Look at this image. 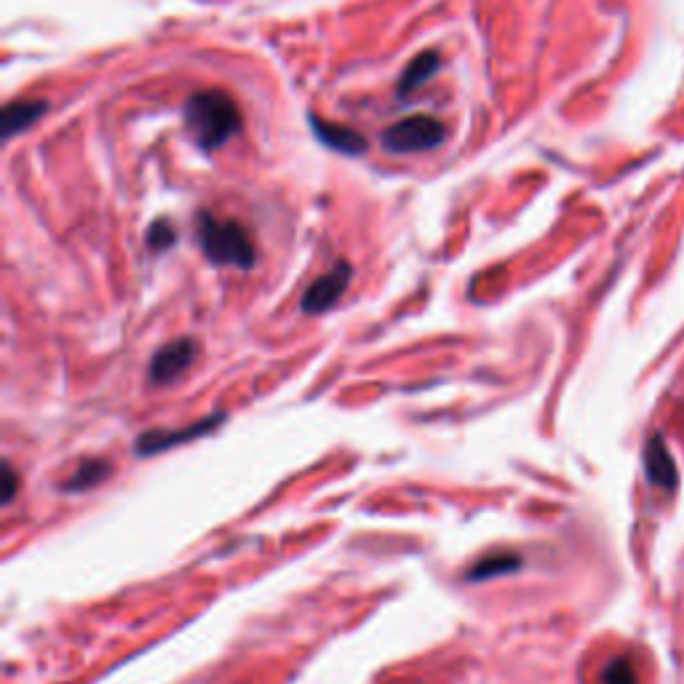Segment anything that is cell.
<instances>
[{
    "label": "cell",
    "instance_id": "cell-9",
    "mask_svg": "<svg viewBox=\"0 0 684 684\" xmlns=\"http://www.w3.org/2000/svg\"><path fill=\"white\" fill-rule=\"evenodd\" d=\"M49 110V104L41 100H22V102H9L3 108V118H0V129H3L6 140L19 134V131H28L32 123L41 121Z\"/></svg>",
    "mask_w": 684,
    "mask_h": 684
},
{
    "label": "cell",
    "instance_id": "cell-1",
    "mask_svg": "<svg viewBox=\"0 0 684 684\" xmlns=\"http://www.w3.org/2000/svg\"><path fill=\"white\" fill-rule=\"evenodd\" d=\"M185 123L201 150H220L243 127L241 108L222 89L195 91L185 102Z\"/></svg>",
    "mask_w": 684,
    "mask_h": 684
},
{
    "label": "cell",
    "instance_id": "cell-10",
    "mask_svg": "<svg viewBox=\"0 0 684 684\" xmlns=\"http://www.w3.org/2000/svg\"><path fill=\"white\" fill-rule=\"evenodd\" d=\"M439 70H442V54H439V51H423V54H418L410 64H406V70L401 72L396 89L399 97L414 94V91L431 81Z\"/></svg>",
    "mask_w": 684,
    "mask_h": 684
},
{
    "label": "cell",
    "instance_id": "cell-5",
    "mask_svg": "<svg viewBox=\"0 0 684 684\" xmlns=\"http://www.w3.org/2000/svg\"><path fill=\"white\" fill-rule=\"evenodd\" d=\"M193 359H195L193 340L182 338V340L169 342V345H163L161 351L153 356V361H150V370H148L150 383L153 385L171 383V380L180 378V374L193 364Z\"/></svg>",
    "mask_w": 684,
    "mask_h": 684
},
{
    "label": "cell",
    "instance_id": "cell-2",
    "mask_svg": "<svg viewBox=\"0 0 684 684\" xmlns=\"http://www.w3.org/2000/svg\"><path fill=\"white\" fill-rule=\"evenodd\" d=\"M195 230H199V243L209 262L220 268H249L256 262L254 243L249 239L247 228L235 220H220V217L201 212L195 220Z\"/></svg>",
    "mask_w": 684,
    "mask_h": 684
},
{
    "label": "cell",
    "instance_id": "cell-8",
    "mask_svg": "<svg viewBox=\"0 0 684 684\" xmlns=\"http://www.w3.org/2000/svg\"><path fill=\"white\" fill-rule=\"evenodd\" d=\"M311 127H313V134L319 137L326 148L338 150V153L342 155H364L366 148H370V142H366L359 131H353L348 127H338V123H329L324 121V118L311 115Z\"/></svg>",
    "mask_w": 684,
    "mask_h": 684
},
{
    "label": "cell",
    "instance_id": "cell-3",
    "mask_svg": "<svg viewBox=\"0 0 684 684\" xmlns=\"http://www.w3.org/2000/svg\"><path fill=\"white\" fill-rule=\"evenodd\" d=\"M446 142V127L439 118L431 115H412L404 121L393 123L385 129L383 148L393 155L404 153H425V150H436Z\"/></svg>",
    "mask_w": 684,
    "mask_h": 684
},
{
    "label": "cell",
    "instance_id": "cell-15",
    "mask_svg": "<svg viewBox=\"0 0 684 684\" xmlns=\"http://www.w3.org/2000/svg\"><path fill=\"white\" fill-rule=\"evenodd\" d=\"M19 490V476L14 471V465L3 463V503H11Z\"/></svg>",
    "mask_w": 684,
    "mask_h": 684
},
{
    "label": "cell",
    "instance_id": "cell-6",
    "mask_svg": "<svg viewBox=\"0 0 684 684\" xmlns=\"http://www.w3.org/2000/svg\"><path fill=\"white\" fill-rule=\"evenodd\" d=\"M642 457H644V473H647V482L663 492L674 490L676 465H674V460H671V452L666 450V442H663L661 433H650Z\"/></svg>",
    "mask_w": 684,
    "mask_h": 684
},
{
    "label": "cell",
    "instance_id": "cell-14",
    "mask_svg": "<svg viewBox=\"0 0 684 684\" xmlns=\"http://www.w3.org/2000/svg\"><path fill=\"white\" fill-rule=\"evenodd\" d=\"M174 241H177V230L171 228L167 220H158V222H153V225H150L148 247L153 249V252H163V249H169Z\"/></svg>",
    "mask_w": 684,
    "mask_h": 684
},
{
    "label": "cell",
    "instance_id": "cell-4",
    "mask_svg": "<svg viewBox=\"0 0 684 684\" xmlns=\"http://www.w3.org/2000/svg\"><path fill=\"white\" fill-rule=\"evenodd\" d=\"M353 279V268L351 262L340 260L338 265L332 268V271L321 275V279H315L311 286H308L305 298H302V311H305L308 315H319V313H326L329 308L338 302L342 294H345L348 284H351Z\"/></svg>",
    "mask_w": 684,
    "mask_h": 684
},
{
    "label": "cell",
    "instance_id": "cell-7",
    "mask_svg": "<svg viewBox=\"0 0 684 684\" xmlns=\"http://www.w3.org/2000/svg\"><path fill=\"white\" fill-rule=\"evenodd\" d=\"M222 423V414H212V418L201 420V423L195 425H188L185 431H150V433H142L140 442H137V452L140 455H155V452H163V450H171V446L177 444H185L190 442V439L201 436V433L212 431L214 425Z\"/></svg>",
    "mask_w": 684,
    "mask_h": 684
},
{
    "label": "cell",
    "instance_id": "cell-12",
    "mask_svg": "<svg viewBox=\"0 0 684 684\" xmlns=\"http://www.w3.org/2000/svg\"><path fill=\"white\" fill-rule=\"evenodd\" d=\"M519 564H522V556H516V554L486 556L479 564H473L469 577L471 581H486V577H497V575H503V572L519 570Z\"/></svg>",
    "mask_w": 684,
    "mask_h": 684
},
{
    "label": "cell",
    "instance_id": "cell-11",
    "mask_svg": "<svg viewBox=\"0 0 684 684\" xmlns=\"http://www.w3.org/2000/svg\"><path fill=\"white\" fill-rule=\"evenodd\" d=\"M110 473H113V465L104 463V460H83V463L76 469V473H72L70 479H64L62 490L64 492L94 490V486L102 484Z\"/></svg>",
    "mask_w": 684,
    "mask_h": 684
},
{
    "label": "cell",
    "instance_id": "cell-13",
    "mask_svg": "<svg viewBox=\"0 0 684 684\" xmlns=\"http://www.w3.org/2000/svg\"><path fill=\"white\" fill-rule=\"evenodd\" d=\"M602 684H640V676H636L628 657H615V661L604 666Z\"/></svg>",
    "mask_w": 684,
    "mask_h": 684
}]
</instances>
